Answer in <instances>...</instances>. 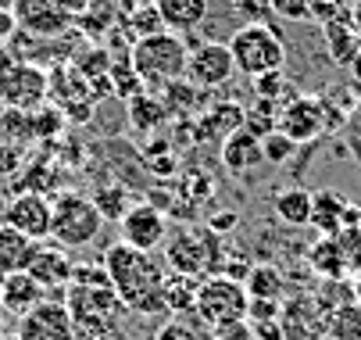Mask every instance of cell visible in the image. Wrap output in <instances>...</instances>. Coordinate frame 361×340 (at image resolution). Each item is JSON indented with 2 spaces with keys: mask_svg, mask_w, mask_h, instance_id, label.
<instances>
[{
  "mask_svg": "<svg viewBox=\"0 0 361 340\" xmlns=\"http://www.w3.org/2000/svg\"><path fill=\"white\" fill-rule=\"evenodd\" d=\"M272 212L283 226H312V190L304 186H286V190H276L272 193Z\"/></svg>",
  "mask_w": 361,
  "mask_h": 340,
  "instance_id": "7402d4cb",
  "label": "cell"
},
{
  "mask_svg": "<svg viewBox=\"0 0 361 340\" xmlns=\"http://www.w3.org/2000/svg\"><path fill=\"white\" fill-rule=\"evenodd\" d=\"M165 269L183 279H208L222 272V244L219 233L208 226L176 229L165 240Z\"/></svg>",
  "mask_w": 361,
  "mask_h": 340,
  "instance_id": "3957f363",
  "label": "cell"
},
{
  "mask_svg": "<svg viewBox=\"0 0 361 340\" xmlns=\"http://www.w3.org/2000/svg\"><path fill=\"white\" fill-rule=\"evenodd\" d=\"M347 119H340L326 97H293L290 104H279V122L276 129L286 133L293 143H312L319 136H326L333 126H343Z\"/></svg>",
  "mask_w": 361,
  "mask_h": 340,
  "instance_id": "ba28073f",
  "label": "cell"
},
{
  "mask_svg": "<svg viewBox=\"0 0 361 340\" xmlns=\"http://www.w3.org/2000/svg\"><path fill=\"white\" fill-rule=\"evenodd\" d=\"M158 340H200V333L190 329V326H183V322L176 319V322H169V326L158 333Z\"/></svg>",
  "mask_w": 361,
  "mask_h": 340,
  "instance_id": "f35d334b",
  "label": "cell"
},
{
  "mask_svg": "<svg viewBox=\"0 0 361 340\" xmlns=\"http://www.w3.org/2000/svg\"><path fill=\"white\" fill-rule=\"evenodd\" d=\"M104 269H108V279L115 286L118 301L126 305V312H136V315L169 312V305H165L169 269H165L161 258L136 251V248L118 240V244H111L108 255H104Z\"/></svg>",
  "mask_w": 361,
  "mask_h": 340,
  "instance_id": "7a4b0ae2",
  "label": "cell"
},
{
  "mask_svg": "<svg viewBox=\"0 0 361 340\" xmlns=\"http://www.w3.org/2000/svg\"><path fill=\"white\" fill-rule=\"evenodd\" d=\"M0 222L25 233L29 240H50V198L47 193L22 190L0 208Z\"/></svg>",
  "mask_w": 361,
  "mask_h": 340,
  "instance_id": "5bb4252c",
  "label": "cell"
},
{
  "mask_svg": "<svg viewBox=\"0 0 361 340\" xmlns=\"http://www.w3.org/2000/svg\"><path fill=\"white\" fill-rule=\"evenodd\" d=\"M0 340H4V312H0Z\"/></svg>",
  "mask_w": 361,
  "mask_h": 340,
  "instance_id": "bcb514c9",
  "label": "cell"
},
{
  "mask_svg": "<svg viewBox=\"0 0 361 340\" xmlns=\"http://www.w3.org/2000/svg\"><path fill=\"white\" fill-rule=\"evenodd\" d=\"M233 11L250 25V22H276L272 18V0H233Z\"/></svg>",
  "mask_w": 361,
  "mask_h": 340,
  "instance_id": "836d02e7",
  "label": "cell"
},
{
  "mask_svg": "<svg viewBox=\"0 0 361 340\" xmlns=\"http://www.w3.org/2000/svg\"><path fill=\"white\" fill-rule=\"evenodd\" d=\"M293 151H297V143H293L286 133H279V129H272L269 136H262V154H265V165H286V162L293 158Z\"/></svg>",
  "mask_w": 361,
  "mask_h": 340,
  "instance_id": "d6a6232c",
  "label": "cell"
},
{
  "mask_svg": "<svg viewBox=\"0 0 361 340\" xmlns=\"http://www.w3.org/2000/svg\"><path fill=\"white\" fill-rule=\"evenodd\" d=\"M347 72H350V79H354V86L361 90V51H357V58L350 61V68H347Z\"/></svg>",
  "mask_w": 361,
  "mask_h": 340,
  "instance_id": "f6af8a7d",
  "label": "cell"
},
{
  "mask_svg": "<svg viewBox=\"0 0 361 340\" xmlns=\"http://www.w3.org/2000/svg\"><path fill=\"white\" fill-rule=\"evenodd\" d=\"M93 205H97V212H100L104 222H122L126 212L133 208V193L122 183H108V186H100L93 193Z\"/></svg>",
  "mask_w": 361,
  "mask_h": 340,
  "instance_id": "f1b7e54d",
  "label": "cell"
},
{
  "mask_svg": "<svg viewBox=\"0 0 361 340\" xmlns=\"http://www.w3.org/2000/svg\"><path fill=\"white\" fill-rule=\"evenodd\" d=\"M169 32H190L208 18V0H154Z\"/></svg>",
  "mask_w": 361,
  "mask_h": 340,
  "instance_id": "cb8c5ba5",
  "label": "cell"
},
{
  "mask_svg": "<svg viewBox=\"0 0 361 340\" xmlns=\"http://www.w3.org/2000/svg\"><path fill=\"white\" fill-rule=\"evenodd\" d=\"M129 61L136 68V75L154 86H172L179 79H186V61H190V51L186 43L179 40V32H158V36H147V40H136L133 51H129Z\"/></svg>",
  "mask_w": 361,
  "mask_h": 340,
  "instance_id": "8992f818",
  "label": "cell"
},
{
  "mask_svg": "<svg viewBox=\"0 0 361 340\" xmlns=\"http://www.w3.org/2000/svg\"><path fill=\"white\" fill-rule=\"evenodd\" d=\"M304 326V340H322L329 329V312L319 305V298H293L283 308V333L286 340H297Z\"/></svg>",
  "mask_w": 361,
  "mask_h": 340,
  "instance_id": "2e32d148",
  "label": "cell"
},
{
  "mask_svg": "<svg viewBox=\"0 0 361 340\" xmlns=\"http://www.w3.org/2000/svg\"><path fill=\"white\" fill-rule=\"evenodd\" d=\"M307 265H312L319 276H326V279H343V276H350V265H347V258H343V248H340L336 236H322L319 244L307 251Z\"/></svg>",
  "mask_w": 361,
  "mask_h": 340,
  "instance_id": "484cf974",
  "label": "cell"
},
{
  "mask_svg": "<svg viewBox=\"0 0 361 340\" xmlns=\"http://www.w3.org/2000/svg\"><path fill=\"white\" fill-rule=\"evenodd\" d=\"M343 140H347V147L350 154L357 158V169H361V101L347 111V122H343Z\"/></svg>",
  "mask_w": 361,
  "mask_h": 340,
  "instance_id": "e575fe53",
  "label": "cell"
},
{
  "mask_svg": "<svg viewBox=\"0 0 361 340\" xmlns=\"http://www.w3.org/2000/svg\"><path fill=\"white\" fill-rule=\"evenodd\" d=\"M122 18H126L122 0H93V4H86L82 15L75 18V29L97 43V40H104L111 29H118Z\"/></svg>",
  "mask_w": 361,
  "mask_h": 340,
  "instance_id": "d6986e66",
  "label": "cell"
},
{
  "mask_svg": "<svg viewBox=\"0 0 361 340\" xmlns=\"http://www.w3.org/2000/svg\"><path fill=\"white\" fill-rule=\"evenodd\" d=\"M15 340H79V333H75V322H72L65 301L47 298L18 319Z\"/></svg>",
  "mask_w": 361,
  "mask_h": 340,
  "instance_id": "30bf717a",
  "label": "cell"
},
{
  "mask_svg": "<svg viewBox=\"0 0 361 340\" xmlns=\"http://www.w3.org/2000/svg\"><path fill=\"white\" fill-rule=\"evenodd\" d=\"M243 126V108L240 104H215L200 122V140H226L229 133H236Z\"/></svg>",
  "mask_w": 361,
  "mask_h": 340,
  "instance_id": "4316f807",
  "label": "cell"
},
{
  "mask_svg": "<svg viewBox=\"0 0 361 340\" xmlns=\"http://www.w3.org/2000/svg\"><path fill=\"white\" fill-rule=\"evenodd\" d=\"M229 54H233L236 72H243L247 79H257L286 65V40L279 36L276 22H250L233 32Z\"/></svg>",
  "mask_w": 361,
  "mask_h": 340,
  "instance_id": "5b68a950",
  "label": "cell"
},
{
  "mask_svg": "<svg viewBox=\"0 0 361 340\" xmlns=\"http://www.w3.org/2000/svg\"><path fill=\"white\" fill-rule=\"evenodd\" d=\"M25 272L43 286L47 298H58V294H65L68 283H72L75 262H72V255H68L61 244H54V240H39L36 255H32V262H29Z\"/></svg>",
  "mask_w": 361,
  "mask_h": 340,
  "instance_id": "4fadbf2b",
  "label": "cell"
},
{
  "mask_svg": "<svg viewBox=\"0 0 361 340\" xmlns=\"http://www.w3.org/2000/svg\"><path fill=\"white\" fill-rule=\"evenodd\" d=\"M272 18L304 22V18H312V8H307V0H272Z\"/></svg>",
  "mask_w": 361,
  "mask_h": 340,
  "instance_id": "8d00e7d4",
  "label": "cell"
},
{
  "mask_svg": "<svg viewBox=\"0 0 361 340\" xmlns=\"http://www.w3.org/2000/svg\"><path fill=\"white\" fill-rule=\"evenodd\" d=\"M347 208L350 201L343 198L340 190H312V226L322 233V236H333L343 229V219H347Z\"/></svg>",
  "mask_w": 361,
  "mask_h": 340,
  "instance_id": "ffe728a7",
  "label": "cell"
},
{
  "mask_svg": "<svg viewBox=\"0 0 361 340\" xmlns=\"http://www.w3.org/2000/svg\"><path fill=\"white\" fill-rule=\"evenodd\" d=\"M307 8H312V18L319 25L333 22V18H343L350 8H343V0H307Z\"/></svg>",
  "mask_w": 361,
  "mask_h": 340,
  "instance_id": "74e56055",
  "label": "cell"
},
{
  "mask_svg": "<svg viewBox=\"0 0 361 340\" xmlns=\"http://www.w3.org/2000/svg\"><path fill=\"white\" fill-rule=\"evenodd\" d=\"M326 336H329V340H361V305H357V301L340 305V308L329 315Z\"/></svg>",
  "mask_w": 361,
  "mask_h": 340,
  "instance_id": "1f68e13d",
  "label": "cell"
},
{
  "mask_svg": "<svg viewBox=\"0 0 361 340\" xmlns=\"http://www.w3.org/2000/svg\"><path fill=\"white\" fill-rule=\"evenodd\" d=\"M350 294H354V301L361 305V265L350 272Z\"/></svg>",
  "mask_w": 361,
  "mask_h": 340,
  "instance_id": "7bdbcfd3",
  "label": "cell"
},
{
  "mask_svg": "<svg viewBox=\"0 0 361 340\" xmlns=\"http://www.w3.org/2000/svg\"><path fill=\"white\" fill-rule=\"evenodd\" d=\"M254 93L262 97V101H276L279 93H286V75H283V68L257 75V79H254Z\"/></svg>",
  "mask_w": 361,
  "mask_h": 340,
  "instance_id": "d590c367",
  "label": "cell"
},
{
  "mask_svg": "<svg viewBox=\"0 0 361 340\" xmlns=\"http://www.w3.org/2000/svg\"><path fill=\"white\" fill-rule=\"evenodd\" d=\"M100 229H104V219H100L93 198L79 190H58L50 198V240L61 244L65 251L90 248L100 236Z\"/></svg>",
  "mask_w": 361,
  "mask_h": 340,
  "instance_id": "277c9868",
  "label": "cell"
},
{
  "mask_svg": "<svg viewBox=\"0 0 361 340\" xmlns=\"http://www.w3.org/2000/svg\"><path fill=\"white\" fill-rule=\"evenodd\" d=\"M50 101V72L32 61H18L0 75V104L8 111H36Z\"/></svg>",
  "mask_w": 361,
  "mask_h": 340,
  "instance_id": "9c48e42d",
  "label": "cell"
},
{
  "mask_svg": "<svg viewBox=\"0 0 361 340\" xmlns=\"http://www.w3.org/2000/svg\"><path fill=\"white\" fill-rule=\"evenodd\" d=\"M108 79H111V93L118 97V101H133V97H140L143 93V79L136 75V68H133V61H129V54L122 58V61H111V68H108Z\"/></svg>",
  "mask_w": 361,
  "mask_h": 340,
  "instance_id": "4dcf8cb0",
  "label": "cell"
},
{
  "mask_svg": "<svg viewBox=\"0 0 361 340\" xmlns=\"http://www.w3.org/2000/svg\"><path fill=\"white\" fill-rule=\"evenodd\" d=\"M61 301L75 322V333L86 340H111L122 329L126 305L115 294L104 262H75L72 283Z\"/></svg>",
  "mask_w": 361,
  "mask_h": 340,
  "instance_id": "6da1fadb",
  "label": "cell"
},
{
  "mask_svg": "<svg viewBox=\"0 0 361 340\" xmlns=\"http://www.w3.org/2000/svg\"><path fill=\"white\" fill-rule=\"evenodd\" d=\"M118 229H122V244L154 255L158 248H165V240H169V215L158 205L140 201V205H133L126 212V219L118 222Z\"/></svg>",
  "mask_w": 361,
  "mask_h": 340,
  "instance_id": "8fae6325",
  "label": "cell"
},
{
  "mask_svg": "<svg viewBox=\"0 0 361 340\" xmlns=\"http://www.w3.org/2000/svg\"><path fill=\"white\" fill-rule=\"evenodd\" d=\"M215 340H250V329L243 322H229V326L215 329Z\"/></svg>",
  "mask_w": 361,
  "mask_h": 340,
  "instance_id": "ab89813d",
  "label": "cell"
},
{
  "mask_svg": "<svg viewBox=\"0 0 361 340\" xmlns=\"http://www.w3.org/2000/svg\"><path fill=\"white\" fill-rule=\"evenodd\" d=\"M165 101H154L150 93H140V97H133L129 101V122H133V129H140V133H150V129H158L161 122H165Z\"/></svg>",
  "mask_w": 361,
  "mask_h": 340,
  "instance_id": "f546056e",
  "label": "cell"
},
{
  "mask_svg": "<svg viewBox=\"0 0 361 340\" xmlns=\"http://www.w3.org/2000/svg\"><path fill=\"white\" fill-rule=\"evenodd\" d=\"M236 226V212H222V215H212V222H208V229H215L219 236L222 233H229Z\"/></svg>",
  "mask_w": 361,
  "mask_h": 340,
  "instance_id": "b9f144b4",
  "label": "cell"
},
{
  "mask_svg": "<svg viewBox=\"0 0 361 340\" xmlns=\"http://www.w3.org/2000/svg\"><path fill=\"white\" fill-rule=\"evenodd\" d=\"M39 301H47V294H43V286L29 272H11V276L0 279V312H4V315L22 319Z\"/></svg>",
  "mask_w": 361,
  "mask_h": 340,
  "instance_id": "ac0fdd59",
  "label": "cell"
},
{
  "mask_svg": "<svg viewBox=\"0 0 361 340\" xmlns=\"http://www.w3.org/2000/svg\"><path fill=\"white\" fill-rule=\"evenodd\" d=\"M322 32H326L329 58H333L336 65L350 68V61H354V58H357V51H361V36H357V32H354V25H350V11H347L343 18L326 22V25H322Z\"/></svg>",
  "mask_w": 361,
  "mask_h": 340,
  "instance_id": "603a6c76",
  "label": "cell"
},
{
  "mask_svg": "<svg viewBox=\"0 0 361 340\" xmlns=\"http://www.w3.org/2000/svg\"><path fill=\"white\" fill-rule=\"evenodd\" d=\"M122 29L129 32V40H147V36H158V32H169L165 22H161V11L158 4H136L133 11H126L122 18Z\"/></svg>",
  "mask_w": 361,
  "mask_h": 340,
  "instance_id": "83f0119b",
  "label": "cell"
},
{
  "mask_svg": "<svg viewBox=\"0 0 361 340\" xmlns=\"http://www.w3.org/2000/svg\"><path fill=\"white\" fill-rule=\"evenodd\" d=\"M350 25H354V32L361 36V0H354V4H350Z\"/></svg>",
  "mask_w": 361,
  "mask_h": 340,
  "instance_id": "ee69618b",
  "label": "cell"
},
{
  "mask_svg": "<svg viewBox=\"0 0 361 340\" xmlns=\"http://www.w3.org/2000/svg\"><path fill=\"white\" fill-rule=\"evenodd\" d=\"M243 286H247L250 301H272V305H279L283 290H286V279H283V272L276 265H250Z\"/></svg>",
  "mask_w": 361,
  "mask_h": 340,
  "instance_id": "d4e9b609",
  "label": "cell"
},
{
  "mask_svg": "<svg viewBox=\"0 0 361 340\" xmlns=\"http://www.w3.org/2000/svg\"><path fill=\"white\" fill-rule=\"evenodd\" d=\"M11 11L18 18V29L29 36H39V40H54L72 25V15L58 0H15Z\"/></svg>",
  "mask_w": 361,
  "mask_h": 340,
  "instance_id": "9a60e30c",
  "label": "cell"
},
{
  "mask_svg": "<svg viewBox=\"0 0 361 340\" xmlns=\"http://www.w3.org/2000/svg\"><path fill=\"white\" fill-rule=\"evenodd\" d=\"M247 308H250V298H247V286L240 279H229L222 272L200 279L197 298H193V312L204 326L219 329V326H229V322H243Z\"/></svg>",
  "mask_w": 361,
  "mask_h": 340,
  "instance_id": "52a82bcc",
  "label": "cell"
},
{
  "mask_svg": "<svg viewBox=\"0 0 361 340\" xmlns=\"http://www.w3.org/2000/svg\"><path fill=\"white\" fill-rule=\"evenodd\" d=\"M86 4H93V0H86Z\"/></svg>",
  "mask_w": 361,
  "mask_h": 340,
  "instance_id": "c3c4849f",
  "label": "cell"
},
{
  "mask_svg": "<svg viewBox=\"0 0 361 340\" xmlns=\"http://www.w3.org/2000/svg\"><path fill=\"white\" fill-rule=\"evenodd\" d=\"M236 65L229 54V43H200L190 51L186 61V83L197 90H219L233 79Z\"/></svg>",
  "mask_w": 361,
  "mask_h": 340,
  "instance_id": "7c38bea8",
  "label": "cell"
},
{
  "mask_svg": "<svg viewBox=\"0 0 361 340\" xmlns=\"http://www.w3.org/2000/svg\"><path fill=\"white\" fill-rule=\"evenodd\" d=\"M219 154H222V165H226L233 176H243V172H250V169H257V165H265L262 136L250 133L247 126H240L236 133H229V136L222 140Z\"/></svg>",
  "mask_w": 361,
  "mask_h": 340,
  "instance_id": "e0dca14e",
  "label": "cell"
},
{
  "mask_svg": "<svg viewBox=\"0 0 361 340\" xmlns=\"http://www.w3.org/2000/svg\"><path fill=\"white\" fill-rule=\"evenodd\" d=\"M39 240H29L25 233L11 229L8 222H0V276H11V272H25L32 255H36Z\"/></svg>",
  "mask_w": 361,
  "mask_h": 340,
  "instance_id": "44dd1931",
  "label": "cell"
},
{
  "mask_svg": "<svg viewBox=\"0 0 361 340\" xmlns=\"http://www.w3.org/2000/svg\"><path fill=\"white\" fill-rule=\"evenodd\" d=\"M18 32V18L11 8H0V43H8L11 36Z\"/></svg>",
  "mask_w": 361,
  "mask_h": 340,
  "instance_id": "60d3db41",
  "label": "cell"
},
{
  "mask_svg": "<svg viewBox=\"0 0 361 340\" xmlns=\"http://www.w3.org/2000/svg\"><path fill=\"white\" fill-rule=\"evenodd\" d=\"M136 4H154V0H136Z\"/></svg>",
  "mask_w": 361,
  "mask_h": 340,
  "instance_id": "7dc6e473",
  "label": "cell"
}]
</instances>
